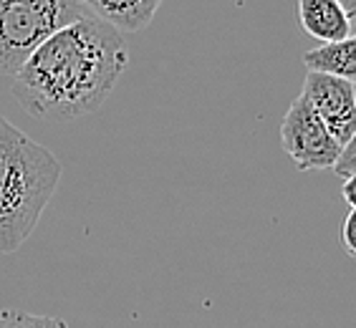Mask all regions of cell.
Here are the masks:
<instances>
[{"label": "cell", "instance_id": "13", "mask_svg": "<svg viewBox=\"0 0 356 328\" xmlns=\"http://www.w3.org/2000/svg\"><path fill=\"white\" fill-rule=\"evenodd\" d=\"M343 8V13L349 15V23H351V33L356 31V0H339Z\"/></svg>", "mask_w": 356, "mask_h": 328}, {"label": "cell", "instance_id": "14", "mask_svg": "<svg viewBox=\"0 0 356 328\" xmlns=\"http://www.w3.org/2000/svg\"><path fill=\"white\" fill-rule=\"evenodd\" d=\"M354 89H356V83H354Z\"/></svg>", "mask_w": 356, "mask_h": 328}, {"label": "cell", "instance_id": "2", "mask_svg": "<svg viewBox=\"0 0 356 328\" xmlns=\"http://www.w3.org/2000/svg\"><path fill=\"white\" fill-rule=\"evenodd\" d=\"M54 151L0 117V255L31 238L61 182Z\"/></svg>", "mask_w": 356, "mask_h": 328}, {"label": "cell", "instance_id": "3", "mask_svg": "<svg viewBox=\"0 0 356 328\" xmlns=\"http://www.w3.org/2000/svg\"><path fill=\"white\" fill-rule=\"evenodd\" d=\"M83 15V0H0V76H13L35 48Z\"/></svg>", "mask_w": 356, "mask_h": 328}, {"label": "cell", "instance_id": "5", "mask_svg": "<svg viewBox=\"0 0 356 328\" xmlns=\"http://www.w3.org/2000/svg\"><path fill=\"white\" fill-rule=\"evenodd\" d=\"M301 96L311 104L316 117L336 139L339 147H346L356 134V89L351 81L336 76L309 71L303 79Z\"/></svg>", "mask_w": 356, "mask_h": 328}, {"label": "cell", "instance_id": "12", "mask_svg": "<svg viewBox=\"0 0 356 328\" xmlns=\"http://www.w3.org/2000/svg\"><path fill=\"white\" fill-rule=\"evenodd\" d=\"M341 197H343V202L349 205V210H356V172H354V174H349L346 179H343Z\"/></svg>", "mask_w": 356, "mask_h": 328}, {"label": "cell", "instance_id": "9", "mask_svg": "<svg viewBox=\"0 0 356 328\" xmlns=\"http://www.w3.org/2000/svg\"><path fill=\"white\" fill-rule=\"evenodd\" d=\"M0 328H74L56 315H38L28 311H0Z\"/></svg>", "mask_w": 356, "mask_h": 328}, {"label": "cell", "instance_id": "8", "mask_svg": "<svg viewBox=\"0 0 356 328\" xmlns=\"http://www.w3.org/2000/svg\"><path fill=\"white\" fill-rule=\"evenodd\" d=\"M303 66L314 74H326L356 83V33L339 43L311 48L303 54Z\"/></svg>", "mask_w": 356, "mask_h": 328}, {"label": "cell", "instance_id": "10", "mask_svg": "<svg viewBox=\"0 0 356 328\" xmlns=\"http://www.w3.org/2000/svg\"><path fill=\"white\" fill-rule=\"evenodd\" d=\"M334 172L343 179L356 172V134L351 137V142L341 149V157H339V162L334 164Z\"/></svg>", "mask_w": 356, "mask_h": 328}, {"label": "cell", "instance_id": "7", "mask_svg": "<svg viewBox=\"0 0 356 328\" xmlns=\"http://www.w3.org/2000/svg\"><path fill=\"white\" fill-rule=\"evenodd\" d=\"M83 6L91 15L109 23L124 35L149 26L162 0H83Z\"/></svg>", "mask_w": 356, "mask_h": 328}, {"label": "cell", "instance_id": "4", "mask_svg": "<svg viewBox=\"0 0 356 328\" xmlns=\"http://www.w3.org/2000/svg\"><path fill=\"white\" fill-rule=\"evenodd\" d=\"M281 144L288 159L301 172L334 170V164L341 157V147L303 96H296L283 117Z\"/></svg>", "mask_w": 356, "mask_h": 328}, {"label": "cell", "instance_id": "1", "mask_svg": "<svg viewBox=\"0 0 356 328\" xmlns=\"http://www.w3.org/2000/svg\"><path fill=\"white\" fill-rule=\"evenodd\" d=\"M127 63L124 35L89 13L35 48L13 74V96L35 119L74 122L109 99Z\"/></svg>", "mask_w": 356, "mask_h": 328}, {"label": "cell", "instance_id": "6", "mask_svg": "<svg viewBox=\"0 0 356 328\" xmlns=\"http://www.w3.org/2000/svg\"><path fill=\"white\" fill-rule=\"evenodd\" d=\"M298 21L321 46L339 43L351 35L349 15L343 13L339 0H298Z\"/></svg>", "mask_w": 356, "mask_h": 328}, {"label": "cell", "instance_id": "11", "mask_svg": "<svg viewBox=\"0 0 356 328\" xmlns=\"http://www.w3.org/2000/svg\"><path fill=\"white\" fill-rule=\"evenodd\" d=\"M341 240L346 253H351L356 258V210L346 212V220H343V227H341Z\"/></svg>", "mask_w": 356, "mask_h": 328}]
</instances>
